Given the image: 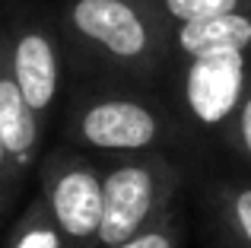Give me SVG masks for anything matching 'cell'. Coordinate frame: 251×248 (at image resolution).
<instances>
[{
    "mask_svg": "<svg viewBox=\"0 0 251 248\" xmlns=\"http://www.w3.org/2000/svg\"><path fill=\"white\" fill-rule=\"evenodd\" d=\"M38 200L64 248H92L102 226V166L80 149L48 147L35 169Z\"/></svg>",
    "mask_w": 251,
    "mask_h": 248,
    "instance_id": "8992f818",
    "label": "cell"
},
{
    "mask_svg": "<svg viewBox=\"0 0 251 248\" xmlns=\"http://www.w3.org/2000/svg\"><path fill=\"white\" fill-rule=\"evenodd\" d=\"M102 166V226L92 248H115L181 200L184 169L166 153L108 159Z\"/></svg>",
    "mask_w": 251,
    "mask_h": 248,
    "instance_id": "277c9868",
    "label": "cell"
},
{
    "mask_svg": "<svg viewBox=\"0 0 251 248\" xmlns=\"http://www.w3.org/2000/svg\"><path fill=\"white\" fill-rule=\"evenodd\" d=\"M181 242H184V207L178 200L156 223H150L147 229H140L137 236H130L127 242L115 248H181Z\"/></svg>",
    "mask_w": 251,
    "mask_h": 248,
    "instance_id": "7c38bea8",
    "label": "cell"
},
{
    "mask_svg": "<svg viewBox=\"0 0 251 248\" xmlns=\"http://www.w3.org/2000/svg\"><path fill=\"white\" fill-rule=\"evenodd\" d=\"M220 51L251 54V13H226V16L172 25V61L207 57Z\"/></svg>",
    "mask_w": 251,
    "mask_h": 248,
    "instance_id": "ba28073f",
    "label": "cell"
},
{
    "mask_svg": "<svg viewBox=\"0 0 251 248\" xmlns=\"http://www.w3.org/2000/svg\"><path fill=\"white\" fill-rule=\"evenodd\" d=\"M213 232L229 248H251V181L213 178L207 188Z\"/></svg>",
    "mask_w": 251,
    "mask_h": 248,
    "instance_id": "9c48e42d",
    "label": "cell"
},
{
    "mask_svg": "<svg viewBox=\"0 0 251 248\" xmlns=\"http://www.w3.org/2000/svg\"><path fill=\"white\" fill-rule=\"evenodd\" d=\"M25 181H29V178L19 172V166L10 159L3 140H0V223H3V220L10 217L13 210H16L19 198H23Z\"/></svg>",
    "mask_w": 251,
    "mask_h": 248,
    "instance_id": "4fadbf2b",
    "label": "cell"
},
{
    "mask_svg": "<svg viewBox=\"0 0 251 248\" xmlns=\"http://www.w3.org/2000/svg\"><path fill=\"white\" fill-rule=\"evenodd\" d=\"M169 19V25L213 19L226 13H251V0H153Z\"/></svg>",
    "mask_w": 251,
    "mask_h": 248,
    "instance_id": "8fae6325",
    "label": "cell"
},
{
    "mask_svg": "<svg viewBox=\"0 0 251 248\" xmlns=\"http://www.w3.org/2000/svg\"><path fill=\"white\" fill-rule=\"evenodd\" d=\"M251 80V54L220 51L207 57L172 61L166 96L188 127L191 143L220 140L229 134L245 86Z\"/></svg>",
    "mask_w": 251,
    "mask_h": 248,
    "instance_id": "5b68a950",
    "label": "cell"
},
{
    "mask_svg": "<svg viewBox=\"0 0 251 248\" xmlns=\"http://www.w3.org/2000/svg\"><path fill=\"white\" fill-rule=\"evenodd\" d=\"M61 143L96 162L191 147L188 127L172 99L156 89L70 83L61 108Z\"/></svg>",
    "mask_w": 251,
    "mask_h": 248,
    "instance_id": "7a4b0ae2",
    "label": "cell"
},
{
    "mask_svg": "<svg viewBox=\"0 0 251 248\" xmlns=\"http://www.w3.org/2000/svg\"><path fill=\"white\" fill-rule=\"evenodd\" d=\"M6 248H64L61 236H57L51 217L45 213L42 200H29L23 217L13 223L10 236H6Z\"/></svg>",
    "mask_w": 251,
    "mask_h": 248,
    "instance_id": "30bf717a",
    "label": "cell"
},
{
    "mask_svg": "<svg viewBox=\"0 0 251 248\" xmlns=\"http://www.w3.org/2000/svg\"><path fill=\"white\" fill-rule=\"evenodd\" d=\"M57 16L67 48V83L166 93L172 25L153 0H64Z\"/></svg>",
    "mask_w": 251,
    "mask_h": 248,
    "instance_id": "6da1fadb",
    "label": "cell"
},
{
    "mask_svg": "<svg viewBox=\"0 0 251 248\" xmlns=\"http://www.w3.org/2000/svg\"><path fill=\"white\" fill-rule=\"evenodd\" d=\"M0 42L25 105L51 134L67 99V48L57 6L13 0L0 13Z\"/></svg>",
    "mask_w": 251,
    "mask_h": 248,
    "instance_id": "3957f363",
    "label": "cell"
},
{
    "mask_svg": "<svg viewBox=\"0 0 251 248\" xmlns=\"http://www.w3.org/2000/svg\"><path fill=\"white\" fill-rule=\"evenodd\" d=\"M0 140H3L10 159L19 166V172L25 178L35 175L38 159L48 149V134L32 115V108L25 105L23 93H19L16 80H13L3 42H0Z\"/></svg>",
    "mask_w": 251,
    "mask_h": 248,
    "instance_id": "52a82bcc",
    "label": "cell"
},
{
    "mask_svg": "<svg viewBox=\"0 0 251 248\" xmlns=\"http://www.w3.org/2000/svg\"><path fill=\"white\" fill-rule=\"evenodd\" d=\"M229 137H232L235 149L251 162V80L245 86V96H242L239 108H235V118L229 124Z\"/></svg>",
    "mask_w": 251,
    "mask_h": 248,
    "instance_id": "5bb4252c",
    "label": "cell"
},
{
    "mask_svg": "<svg viewBox=\"0 0 251 248\" xmlns=\"http://www.w3.org/2000/svg\"><path fill=\"white\" fill-rule=\"evenodd\" d=\"M10 3H13V0H0V13H3V10H6Z\"/></svg>",
    "mask_w": 251,
    "mask_h": 248,
    "instance_id": "9a60e30c",
    "label": "cell"
}]
</instances>
